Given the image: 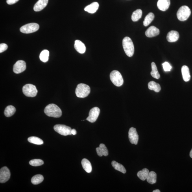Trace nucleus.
Masks as SVG:
<instances>
[{
  "label": "nucleus",
  "instance_id": "nucleus-1",
  "mask_svg": "<svg viewBox=\"0 0 192 192\" xmlns=\"http://www.w3.org/2000/svg\"><path fill=\"white\" fill-rule=\"evenodd\" d=\"M44 112L49 117L58 118L62 115V111L60 108L53 104H50L46 107Z\"/></svg>",
  "mask_w": 192,
  "mask_h": 192
},
{
  "label": "nucleus",
  "instance_id": "nucleus-2",
  "mask_svg": "<svg viewBox=\"0 0 192 192\" xmlns=\"http://www.w3.org/2000/svg\"><path fill=\"white\" fill-rule=\"evenodd\" d=\"M123 49L126 55L129 57H132L134 53V43L129 37H126L123 41Z\"/></svg>",
  "mask_w": 192,
  "mask_h": 192
},
{
  "label": "nucleus",
  "instance_id": "nucleus-3",
  "mask_svg": "<svg viewBox=\"0 0 192 192\" xmlns=\"http://www.w3.org/2000/svg\"><path fill=\"white\" fill-rule=\"evenodd\" d=\"M90 92V87L84 84L80 83L78 84L76 89V95L78 98H86L89 95Z\"/></svg>",
  "mask_w": 192,
  "mask_h": 192
},
{
  "label": "nucleus",
  "instance_id": "nucleus-4",
  "mask_svg": "<svg viewBox=\"0 0 192 192\" xmlns=\"http://www.w3.org/2000/svg\"><path fill=\"white\" fill-rule=\"evenodd\" d=\"M191 14V10L188 6H183L178 10L177 13V17L180 21H185L188 19Z\"/></svg>",
  "mask_w": 192,
  "mask_h": 192
},
{
  "label": "nucleus",
  "instance_id": "nucleus-5",
  "mask_svg": "<svg viewBox=\"0 0 192 192\" xmlns=\"http://www.w3.org/2000/svg\"><path fill=\"white\" fill-rule=\"evenodd\" d=\"M110 78L113 84L117 87H120L124 83L123 77L118 71L114 70L111 72Z\"/></svg>",
  "mask_w": 192,
  "mask_h": 192
},
{
  "label": "nucleus",
  "instance_id": "nucleus-6",
  "mask_svg": "<svg viewBox=\"0 0 192 192\" xmlns=\"http://www.w3.org/2000/svg\"><path fill=\"white\" fill-rule=\"evenodd\" d=\"M23 92L27 97H34L37 95L38 91L34 85L27 84L23 87Z\"/></svg>",
  "mask_w": 192,
  "mask_h": 192
},
{
  "label": "nucleus",
  "instance_id": "nucleus-7",
  "mask_svg": "<svg viewBox=\"0 0 192 192\" xmlns=\"http://www.w3.org/2000/svg\"><path fill=\"white\" fill-rule=\"evenodd\" d=\"M39 25L36 23L27 24L20 28V31L24 34H30L36 32L39 29Z\"/></svg>",
  "mask_w": 192,
  "mask_h": 192
},
{
  "label": "nucleus",
  "instance_id": "nucleus-8",
  "mask_svg": "<svg viewBox=\"0 0 192 192\" xmlns=\"http://www.w3.org/2000/svg\"><path fill=\"white\" fill-rule=\"evenodd\" d=\"M54 129L56 132L63 136L71 135L72 129L70 127L64 125H56L54 126Z\"/></svg>",
  "mask_w": 192,
  "mask_h": 192
},
{
  "label": "nucleus",
  "instance_id": "nucleus-9",
  "mask_svg": "<svg viewBox=\"0 0 192 192\" xmlns=\"http://www.w3.org/2000/svg\"><path fill=\"white\" fill-rule=\"evenodd\" d=\"M100 113V109L97 107L91 109L89 112V116L87 118L86 120L90 123H94L99 116Z\"/></svg>",
  "mask_w": 192,
  "mask_h": 192
},
{
  "label": "nucleus",
  "instance_id": "nucleus-10",
  "mask_svg": "<svg viewBox=\"0 0 192 192\" xmlns=\"http://www.w3.org/2000/svg\"><path fill=\"white\" fill-rule=\"evenodd\" d=\"M10 176V171L8 168L6 167L2 168L0 170V182L3 183L7 182Z\"/></svg>",
  "mask_w": 192,
  "mask_h": 192
},
{
  "label": "nucleus",
  "instance_id": "nucleus-11",
  "mask_svg": "<svg viewBox=\"0 0 192 192\" xmlns=\"http://www.w3.org/2000/svg\"><path fill=\"white\" fill-rule=\"evenodd\" d=\"M128 138L131 143L135 145H137L139 137L136 128L131 127L130 129L128 132Z\"/></svg>",
  "mask_w": 192,
  "mask_h": 192
},
{
  "label": "nucleus",
  "instance_id": "nucleus-12",
  "mask_svg": "<svg viewBox=\"0 0 192 192\" xmlns=\"http://www.w3.org/2000/svg\"><path fill=\"white\" fill-rule=\"evenodd\" d=\"M26 69V64L24 61H17L13 67V71L15 73L19 74L23 72Z\"/></svg>",
  "mask_w": 192,
  "mask_h": 192
},
{
  "label": "nucleus",
  "instance_id": "nucleus-13",
  "mask_svg": "<svg viewBox=\"0 0 192 192\" xmlns=\"http://www.w3.org/2000/svg\"><path fill=\"white\" fill-rule=\"evenodd\" d=\"M160 32V30L157 28L153 26L148 28L145 32V34L148 38H152L158 35Z\"/></svg>",
  "mask_w": 192,
  "mask_h": 192
},
{
  "label": "nucleus",
  "instance_id": "nucleus-14",
  "mask_svg": "<svg viewBox=\"0 0 192 192\" xmlns=\"http://www.w3.org/2000/svg\"><path fill=\"white\" fill-rule=\"evenodd\" d=\"M179 38V34L178 32L174 30H172L168 33L167 36V41L170 42H176Z\"/></svg>",
  "mask_w": 192,
  "mask_h": 192
},
{
  "label": "nucleus",
  "instance_id": "nucleus-15",
  "mask_svg": "<svg viewBox=\"0 0 192 192\" xmlns=\"http://www.w3.org/2000/svg\"><path fill=\"white\" fill-rule=\"evenodd\" d=\"M49 0H39L35 4L34 10L35 12H39L46 7Z\"/></svg>",
  "mask_w": 192,
  "mask_h": 192
},
{
  "label": "nucleus",
  "instance_id": "nucleus-16",
  "mask_svg": "<svg viewBox=\"0 0 192 192\" xmlns=\"http://www.w3.org/2000/svg\"><path fill=\"white\" fill-rule=\"evenodd\" d=\"M170 4V0H158L157 6L159 9L165 11L169 8Z\"/></svg>",
  "mask_w": 192,
  "mask_h": 192
},
{
  "label": "nucleus",
  "instance_id": "nucleus-17",
  "mask_svg": "<svg viewBox=\"0 0 192 192\" xmlns=\"http://www.w3.org/2000/svg\"><path fill=\"white\" fill-rule=\"evenodd\" d=\"M74 47L76 51L80 54H84L86 51V47L84 43L79 40L75 41Z\"/></svg>",
  "mask_w": 192,
  "mask_h": 192
},
{
  "label": "nucleus",
  "instance_id": "nucleus-18",
  "mask_svg": "<svg viewBox=\"0 0 192 192\" xmlns=\"http://www.w3.org/2000/svg\"><path fill=\"white\" fill-rule=\"evenodd\" d=\"M96 150L98 155L100 157L103 156H107L108 155V150L104 144H100L99 147L96 148Z\"/></svg>",
  "mask_w": 192,
  "mask_h": 192
},
{
  "label": "nucleus",
  "instance_id": "nucleus-19",
  "mask_svg": "<svg viewBox=\"0 0 192 192\" xmlns=\"http://www.w3.org/2000/svg\"><path fill=\"white\" fill-rule=\"evenodd\" d=\"M99 7V3L98 2H94L86 6L84 8V10L90 13L93 14L97 11Z\"/></svg>",
  "mask_w": 192,
  "mask_h": 192
},
{
  "label": "nucleus",
  "instance_id": "nucleus-20",
  "mask_svg": "<svg viewBox=\"0 0 192 192\" xmlns=\"http://www.w3.org/2000/svg\"><path fill=\"white\" fill-rule=\"evenodd\" d=\"M182 73L183 79L184 81L187 82L190 80L191 76L190 74L189 69L186 65H184L182 67Z\"/></svg>",
  "mask_w": 192,
  "mask_h": 192
},
{
  "label": "nucleus",
  "instance_id": "nucleus-21",
  "mask_svg": "<svg viewBox=\"0 0 192 192\" xmlns=\"http://www.w3.org/2000/svg\"><path fill=\"white\" fill-rule=\"evenodd\" d=\"M82 164L84 169L87 173H91L92 171V166L90 161L86 159H83L82 161Z\"/></svg>",
  "mask_w": 192,
  "mask_h": 192
},
{
  "label": "nucleus",
  "instance_id": "nucleus-22",
  "mask_svg": "<svg viewBox=\"0 0 192 192\" xmlns=\"http://www.w3.org/2000/svg\"><path fill=\"white\" fill-rule=\"evenodd\" d=\"M148 87L150 90H153L157 93L160 92L161 90L160 85L153 81L148 83Z\"/></svg>",
  "mask_w": 192,
  "mask_h": 192
},
{
  "label": "nucleus",
  "instance_id": "nucleus-23",
  "mask_svg": "<svg viewBox=\"0 0 192 192\" xmlns=\"http://www.w3.org/2000/svg\"><path fill=\"white\" fill-rule=\"evenodd\" d=\"M16 112V109L14 106L9 105L6 107L4 110V115L6 117H10L13 115Z\"/></svg>",
  "mask_w": 192,
  "mask_h": 192
},
{
  "label": "nucleus",
  "instance_id": "nucleus-24",
  "mask_svg": "<svg viewBox=\"0 0 192 192\" xmlns=\"http://www.w3.org/2000/svg\"><path fill=\"white\" fill-rule=\"evenodd\" d=\"M149 171L147 169L144 168L143 170L138 172L137 175L142 180L144 181L147 179Z\"/></svg>",
  "mask_w": 192,
  "mask_h": 192
},
{
  "label": "nucleus",
  "instance_id": "nucleus-25",
  "mask_svg": "<svg viewBox=\"0 0 192 192\" xmlns=\"http://www.w3.org/2000/svg\"><path fill=\"white\" fill-rule=\"evenodd\" d=\"M112 166L114 168L115 170L119 171L124 174L126 173V171L125 168L123 165L115 161H113L112 163Z\"/></svg>",
  "mask_w": 192,
  "mask_h": 192
},
{
  "label": "nucleus",
  "instance_id": "nucleus-26",
  "mask_svg": "<svg viewBox=\"0 0 192 192\" xmlns=\"http://www.w3.org/2000/svg\"><path fill=\"white\" fill-rule=\"evenodd\" d=\"M147 182L150 184H155L157 182V174L155 172L151 171L149 172L147 179Z\"/></svg>",
  "mask_w": 192,
  "mask_h": 192
},
{
  "label": "nucleus",
  "instance_id": "nucleus-27",
  "mask_svg": "<svg viewBox=\"0 0 192 192\" xmlns=\"http://www.w3.org/2000/svg\"><path fill=\"white\" fill-rule=\"evenodd\" d=\"M151 67L152 71L150 72V74L153 77L157 79H159L160 77V75L158 72L155 63L153 62H152Z\"/></svg>",
  "mask_w": 192,
  "mask_h": 192
},
{
  "label": "nucleus",
  "instance_id": "nucleus-28",
  "mask_svg": "<svg viewBox=\"0 0 192 192\" xmlns=\"http://www.w3.org/2000/svg\"><path fill=\"white\" fill-rule=\"evenodd\" d=\"M154 18V15L152 13H150L145 17L143 22V25L145 27L149 25L153 21Z\"/></svg>",
  "mask_w": 192,
  "mask_h": 192
},
{
  "label": "nucleus",
  "instance_id": "nucleus-29",
  "mask_svg": "<svg viewBox=\"0 0 192 192\" xmlns=\"http://www.w3.org/2000/svg\"><path fill=\"white\" fill-rule=\"evenodd\" d=\"M142 12L140 9H137L133 13L131 16L132 20L133 21H137L141 18L142 16Z\"/></svg>",
  "mask_w": 192,
  "mask_h": 192
},
{
  "label": "nucleus",
  "instance_id": "nucleus-30",
  "mask_svg": "<svg viewBox=\"0 0 192 192\" xmlns=\"http://www.w3.org/2000/svg\"><path fill=\"white\" fill-rule=\"evenodd\" d=\"M49 52L47 50H43L40 55V58L41 61L43 62H46L49 60Z\"/></svg>",
  "mask_w": 192,
  "mask_h": 192
},
{
  "label": "nucleus",
  "instance_id": "nucleus-31",
  "mask_svg": "<svg viewBox=\"0 0 192 192\" xmlns=\"http://www.w3.org/2000/svg\"><path fill=\"white\" fill-rule=\"evenodd\" d=\"M44 179V178L42 175L38 174L35 175L31 179V183L34 185H38L42 183Z\"/></svg>",
  "mask_w": 192,
  "mask_h": 192
},
{
  "label": "nucleus",
  "instance_id": "nucleus-32",
  "mask_svg": "<svg viewBox=\"0 0 192 192\" xmlns=\"http://www.w3.org/2000/svg\"><path fill=\"white\" fill-rule=\"evenodd\" d=\"M28 141L30 143L37 145H41L43 143V142L42 139L36 137H30L28 138Z\"/></svg>",
  "mask_w": 192,
  "mask_h": 192
},
{
  "label": "nucleus",
  "instance_id": "nucleus-33",
  "mask_svg": "<svg viewBox=\"0 0 192 192\" xmlns=\"http://www.w3.org/2000/svg\"><path fill=\"white\" fill-rule=\"evenodd\" d=\"M30 165L32 166L37 167L42 165L44 164L43 161L40 159H34L29 161Z\"/></svg>",
  "mask_w": 192,
  "mask_h": 192
},
{
  "label": "nucleus",
  "instance_id": "nucleus-34",
  "mask_svg": "<svg viewBox=\"0 0 192 192\" xmlns=\"http://www.w3.org/2000/svg\"><path fill=\"white\" fill-rule=\"evenodd\" d=\"M163 68L165 72H169L171 70L172 67L169 63L166 62L162 64Z\"/></svg>",
  "mask_w": 192,
  "mask_h": 192
},
{
  "label": "nucleus",
  "instance_id": "nucleus-35",
  "mask_svg": "<svg viewBox=\"0 0 192 192\" xmlns=\"http://www.w3.org/2000/svg\"><path fill=\"white\" fill-rule=\"evenodd\" d=\"M8 49V46L5 43H1L0 44V53H2L6 51Z\"/></svg>",
  "mask_w": 192,
  "mask_h": 192
},
{
  "label": "nucleus",
  "instance_id": "nucleus-36",
  "mask_svg": "<svg viewBox=\"0 0 192 192\" xmlns=\"http://www.w3.org/2000/svg\"><path fill=\"white\" fill-rule=\"evenodd\" d=\"M19 1V0H6V3L9 5H12L16 3Z\"/></svg>",
  "mask_w": 192,
  "mask_h": 192
},
{
  "label": "nucleus",
  "instance_id": "nucleus-37",
  "mask_svg": "<svg viewBox=\"0 0 192 192\" xmlns=\"http://www.w3.org/2000/svg\"><path fill=\"white\" fill-rule=\"evenodd\" d=\"M71 133L72 134L75 135L77 134V131H76V130L75 129H73L72 130Z\"/></svg>",
  "mask_w": 192,
  "mask_h": 192
},
{
  "label": "nucleus",
  "instance_id": "nucleus-38",
  "mask_svg": "<svg viewBox=\"0 0 192 192\" xmlns=\"http://www.w3.org/2000/svg\"><path fill=\"white\" fill-rule=\"evenodd\" d=\"M153 192H160L161 191L158 189H156V190H153Z\"/></svg>",
  "mask_w": 192,
  "mask_h": 192
},
{
  "label": "nucleus",
  "instance_id": "nucleus-39",
  "mask_svg": "<svg viewBox=\"0 0 192 192\" xmlns=\"http://www.w3.org/2000/svg\"><path fill=\"white\" fill-rule=\"evenodd\" d=\"M190 157L192 158V149L190 151Z\"/></svg>",
  "mask_w": 192,
  "mask_h": 192
}]
</instances>
